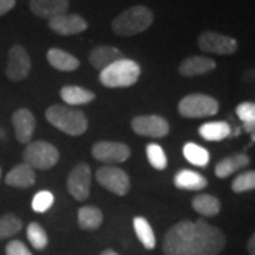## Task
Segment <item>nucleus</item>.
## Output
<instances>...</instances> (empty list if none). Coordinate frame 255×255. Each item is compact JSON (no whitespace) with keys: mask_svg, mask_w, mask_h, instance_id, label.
Segmentation results:
<instances>
[{"mask_svg":"<svg viewBox=\"0 0 255 255\" xmlns=\"http://www.w3.org/2000/svg\"><path fill=\"white\" fill-rule=\"evenodd\" d=\"M132 129L140 136L163 137L169 133V124L159 115H140L132 119Z\"/></svg>","mask_w":255,"mask_h":255,"instance_id":"12","label":"nucleus"},{"mask_svg":"<svg viewBox=\"0 0 255 255\" xmlns=\"http://www.w3.org/2000/svg\"><path fill=\"white\" fill-rule=\"evenodd\" d=\"M255 187V173L253 170L246 173L238 174L231 184V189L236 193H244V191L254 190Z\"/></svg>","mask_w":255,"mask_h":255,"instance_id":"32","label":"nucleus"},{"mask_svg":"<svg viewBox=\"0 0 255 255\" xmlns=\"http://www.w3.org/2000/svg\"><path fill=\"white\" fill-rule=\"evenodd\" d=\"M92 156L102 163H124L130 157L129 146L121 142H97L92 147Z\"/></svg>","mask_w":255,"mask_h":255,"instance_id":"11","label":"nucleus"},{"mask_svg":"<svg viewBox=\"0 0 255 255\" xmlns=\"http://www.w3.org/2000/svg\"><path fill=\"white\" fill-rule=\"evenodd\" d=\"M248 251H250V254L251 255H255V237L254 236H251L250 241H248Z\"/></svg>","mask_w":255,"mask_h":255,"instance_id":"36","label":"nucleus"},{"mask_svg":"<svg viewBox=\"0 0 255 255\" xmlns=\"http://www.w3.org/2000/svg\"><path fill=\"white\" fill-rule=\"evenodd\" d=\"M27 238L30 244L36 250L41 251L44 250L48 244V237L44 228L41 227L38 223H30L27 227Z\"/></svg>","mask_w":255,"mask_h":255,"instance_id":"29","label":"nucleus"},{"mask_svg":"<svg viewBox=\"0 0 255 255\" xmlns=\"http://www.w3.org/2000/svg\"><path fill=\"white\" fill-rule=\"evenodd\" d=\"M199 133L203 139L210 140V142H217V140H223L231 133V128L227 122H207L204 125H201L199 129Z\"/></svg>","mask_w":255,"mask_h":255,"instance_id":"24","label":"nucleus"},{"mask_svg":"<svg viewBox=\"0 0 255 255\" xmlns=\"http://www.w3.org/2000/svg\"><path fill=\"white\" fill-rule=\"evenodd\" d=\"M11 122L14 127V133L20 143H30L33 133H34V128H36V119L34 115L28 110H17L13 117H11Z\"/></svg>","mask_w":255,"mask_h":255,"instance_id":"14","label":"nucleus"},{"mask_svg":"<svg viewBox=\"0 0 255 255\" xmlns=\"http://www.w3.org/2000/svg\"><path fill=\"white\" fill-rule=\"evenodd\" d=\"M179 112L184 118H206L219 112V102L210 95L190 94L179 102Z\"/></svg>","mask_w":255,"mask_h":255,"instance_id":"6","label":"nucleus"},{"mask_svg":"<svg viewBox=\"0 0 255 255\" xmlns=\"http://www.w3.org/2000/svg\"><path fill=\"white\" fill-rule=\"evenodd\" d=\"M0 177H1V167H0Z\"/></svg>","mask_w":255,"mask_h":255,"instance_id":"38","label":"nucleus"},{"mask_svg":"<svg viewBox=\"0 0 255 255\" xmlns=\"http://www.w3.org/2000/svg\"><path fill=\"white\" fill-rule=\"evenodd\" d=\"M227 243L224 233L204 220H184L166 233L164 255H219Z\"/></svg>","mask_w":255,"mask_h":255,"instance_id":"1","label":"nucleus"},{"mask_svg":"<svg viewBox=\"0 0 255 255\" xmlns=\"http://www.w3.org/2000/svg\"><path fill=\"white\" fill-rule=\"evenodd\" d=\"M250 163V157L246 153H236L220 160L216 166V174L220 179H226L233 173H236L237 170L246 167Z\"/></svg>","mask_w":255,"mask_h":255,"instance_id":"21","label":"nucleus"},{"mask_svg":"<svg viewBox=\"0 0 255 255\" xmlns=\"http://www.w3.org/2000/svg\"><path fill=\"white\" fill-rule=\"evenodd\" d=\"M102 211L94 206H85L78 210V224L82 230H97L102 224Z\"/></svg>","mask_w":255,"mask_h":255,"instance_id":"25","label":"nucleus"},{"mask_svg":"<svg viewBox=\"0 0 255 255\" xmlns=\"http://www.w3.org/2000/svg\"><path fill=\"white\" fill-rule=\"evenodd\" d=\"M97 180L114 194L125 196L130 189V180L125 170L115 166H104L97 170Z\"/></svg>","mask_w":255,"mask_h":255,"instance_id":"9","label":"nucleus"},{"mask_svg":"<svg viewBox=\"0 0 255 255\" xmlns=\"http://www.w3.org/2000/svg\"><path fill=\"white\" fill-rule=\"evenodd\" d=\"M16 6V0H0V17L7 14Z\"/></svg>","mask_w":255,"mask_h":255,"instance_id":"35","label":"nucleus"},{"mask_svg":"<svg viewBox=\"0 0 255 255\" xmlns=\"http://www.w3.org/2000/svg\"><path fill=\"white\" fill-rule=\"evenodd\" d=\"M46 118L53 127L71 136H80L88 129V119L82 111L64 105H51L46 111Z\"/></svg>","mask_w":255,"mask_h":255,"instance_id":"3","label":"nucleus"},{"mask_svg":"<svg viewBox=\"0 0 255 255\" xmlns=\"http://www.w3.org/2000/svg\"><path fill=\"white\" fill-rule=\"evenodd\" d=\"M139 75V64L128 58H122L101 71L100 81L108 88H124L136 84Z\"/></svg>","mask_w":255,"mask_h":255,"instance_id":"4","label":"nucleus"},{"mask_svg":"<svg viewBox=\"0 0 255 255\" xmlns=\"http://www.w3.org/2000/svg\"><path fill=\"white\" fill-rule=\"evenodd\" d=\"M125 58L122 51L118 50L117 47L111 46H98L92 50L90 55H88V60L94 68L97 70H105L107 67H110L111 64H114L118 60Z\"/></svg>","mask_w":255,"mask_h":255,"instance_id":"17","label":"nucleus"},{"mask_svg":"<svg viewBox=\"0 0 255 255\" xmlns=\"http://www.w3.org/2000/svg\"><path fill=\"white\" fill-rule=\"evenodd\" d=\"M183 155L187 159V162H190L194 166L203 167V166L209 164V152L204 147H201L200 145H197V143H193V142L186 143L184 147H183Z\"/></svg>","mask_w":255,"mask_h":255,"instance_id":"27","label":"nucleus"},{"mask_svg":"<svg viewBox=\"0 0 255 255\" xmlns=\"http://www.w3.org/2000/svg\"><path fill=\"white\" fill-rule=\"evenodd\" d=\"M47 60L51 67L58 71H74L80 67V60L73 54L60 50V48H50L47 53Z\"/></svg>","mask_w":255,"mask_h":255,"instance_id":"20","label":"nucleus"},{"mask_svg":"<svg viewBox=\"0 0 255 255\" xmlns=\"http://www.w3.org/2000/svg\"><path fill=\"white\" fill-rule=\"evenodd\" d=\"M236 114L244 124L246 132H254L255 127V105L253 102H243L236 108Z\"/></svg>","mask_w":255,"mask_h":255,"instance_id":"30","label":"nucleus"},{"mask_svg":"<svg viewBox=\"0 0 255 255\" xmlns=\"http://www.w3.org/2000/svg\"><path fill=\"white\" fill-rule=\"evenodd\" d=\"M6 255H31V253L21 241L13 240L6 246Z\"/></svg>","mask_w":255,"mask_h":255,"instance_id":"34","label":"nucleus"},{"mask_svg":"<svg viewBox=\"0 0 255 255\" xmlns=\"http://www.w3.org/2000/svg\"><path fill=\"white\" fill-rule=\"evenodd\" d=\"M23 159L24 163L30 164L33 169L47 170L57 164L60 159V152L54 145L44 140H37L27 143V147L24 149L23 153Z\"/></svg>","mask_w":255,"mask_h":255,"instance_id":"5","label":"nucleus"},{"mask_svg":"<svg viewBox=\"0 0 255 255\" xmlns=\"http://www.w3.org/2000/svg\"><path fill=\"white\" fill-rule=\"evenodd\" d=\"M100 255H119V254H117L114 250H105V251H102Z\"/></svg>","mask_w":255,"mask_h":255,"instance_id":"37","label":"nucleus"},{"mask_svg":"<svg viewBox=\"0 0 255 255\" xmlns=\"http://www.w3.org/2000/svg\"><path fill=\"white\" fill-rule=\"evenodd\" d=\"M67 189L75 200L88 199L91 190V169L88 164L80 163L74 167L67 180Z\"/></svg>","mask_w":255,"mask_h":255,"instance_id":"10","label":"nucleus"},{"mask_svg":"<svg viewBox=\"0 0 255 255\" xmlns=\"http://www.w3.org/2000/svg\"><path fill=\"white\" fill-rule=\"evenodd\" d=\"M21 227L23 224L18 217H16L14 214H4L3 217H0V240H6L16 236Z\"/></svg>","mask_w":255,"mask_h":255,"instance_id":"28","label":"nucleus"},{"mask_svg":"<svg viewBox=\"0 0 255 255\" xmlns=\"http://www.w3.org/2000/svg\"><path fill=\"white\" fill-rule=\"evenodd\" d=\"M146 156H147L149 162L155 169H157V170L166 169L167 157H166V153H164L162 146H159L157 143H149L146 146Z\"/></svg>","mask_w":255,"mask_h":255,"instance_id":"31","label":"nucleus"},{"mask_svg":"<svg viewBox=\"0 0 255 255\" xmlns=\"http://www.w3.org/2000/svg\"><path fill=\"white\" fill-rule=\"evenodd\" d=\"M197 44L201 51L210 54L231 55L238 50L236 38L216 31H203L197 38Z\"/></svg>","mask_w":255,"mask_h":255,"instance_id":"7","label":"nucleus"},{"mask_svg":"<svg viewBox=\"0 0 255 255\" xmlns=\"http://www.w3.org/2000/svg\"><path fill=\"white\" fill-rule=\"evenodd\" d=\"M193 209L196 210L199 214L204 217H211L219 214L221 209V203L217 197L211 196V194H199L196 196L191 201Z\"/></svg>","mask_w":255,"mask_h":255,"instance_id":"23","label":"nucleus"},{"mask_svg":"<svg viewBox=\"0 0 255 255\" xmlns=\"http://www.w3.org/2000/svg\"><path fill=\"white\" fill-rule=\"evenodd\" d=\"M216 67H217L216 61L209 57L191 55L179 65V73L184 77H197V75H203V74L216 70Z\"/></svg>","mask_w":255,"mask_h":255,"instance_id":"16","label":"nucleus"},{"mask_svg":"<svg viewBox=\"0 0 255 255\" xmlns=\"http://www.w3.org/2000/svg\"><path fill=\"white\" fill-rule=\"evenodd\" d=\"M70 0H30V10L41 18H51L67 13Z\"/></svg>","mask_w":255,"mask_h":255,"instance_id":"15","label":"nucleus"},{"mask_svg":"<svg viewBox=\"0 0 255 255\" xmlns=\"http://www.w3.org/2000/svg\"><path fill=\"white\" fill-rule=\"evenodd\" d=\"M36 182V173H34V169L27 163H20L17 166H14L11 170H10L4 183L7 186L11 187H17V189H27L31 187Z\"/></svg>","mask_w":255,"mask_h":255,"instance_id":"18","label":"nucleus"},{"mask_svg":"<svg viewBox=\"0 0 255 255\" xmlns=\"http://www.w3.org/2000/svg\"><path fill=\"white\" fill-rule=\"evenodd\" d=\"M31 71V60L27 50L20 44H14L7 53L6 75L11 81H23Z\"/></svg>","mask_w":255,"mask_h":255,"instance_id":"8","label":"nucleus"},{"mask_svg":"<svg viewBox=\"0 0 255 255\" xmlns=\"http://www.w3.org/2000/svg\"><path fill=\"white\" fill-rule=\"evenodd\" d=\"M133 228L136 233L139 241L143 244L147 250H153L156 246V238L153 234V230L150 227V224L147 223V220L143 217H135L133 219Z\"/></svg>","mask_w":255,"mask_h":255,"instance_id":"26","label":"nucleus"},{"mask_svg":"<svg viewBox=\"0 0 255 255\" xmlns=\"http://www.w3.org/2000/svg\"><path fill=\"white\" fill-rule=\"evenodd\" d=\"M48 27L57 34L61 36H73L80 34L88 28V21L78 14H67L64 13L61 16L48 20Z\"/></svg>","mask_w":255,"mask_h":255,"instance_id":"13","label":"nucleus"},{"mask_svg":"<svg viewBox=\"0 0 255 255\" xmlns=\"http://www.w3.org/2000/svg\"><path fill=\"white\" fill-rule=\"evenodd\" d=\"M53 203H54V196L51 191H38L31 201V209L36 213H46L53 206Z\"/></svg>","mask_w":255,"mask_h":255,"instance_id":"33","label":"nucleus"},{"mask_svg":"<svg viewBox=\"0 0 255 255\" xmlns=\"http://www.w3.org/2000/svg\"><path fill=\"white\" fill-rule=\"evenodd\" d=\"M207 184L209 183L204 176L193 170H187V169L179 170L174 176V186L183 190H203L207 187Z\"/></svg>","mask_w":255,"mask_h":255,"instance_id":"19","label":"nucleus"},{"mask_svg":"<svg viewBox=\"0 0 255 255\" xmlns=\"http://www.w3.org/2000/svg\"><path fill=\"white\" fill-rule=\"evenodd\" d=\"M61 98L68 105H85L95 100V94L82 87L67 85L61 90Z\"/></svg>","mask_w":255,"mask_h":255,"instance_id":"22","label":"nucleus"},{"mask_svg":"<svg viewBox=\"0 0 255 255\" xmlns=\"http://www.w3.org/2000/svg\"><path fill=\"white\" fill-rule=\"evenodd\" d=\"M153 23V13L146 6H133L124 10L121 14L114 18L112 30L115 34L122 37L136 36L143 33L145 30L152 26Z\"/></svg>","mask_w":255,"mask_h":255,"instance_id":"2","label":"nucleus"}]
</instances>
